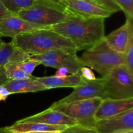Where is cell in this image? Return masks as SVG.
Masks as SVG:
<instances>
[{
	"mask_svg": "<svg viewBox=\"0 0 133 133\" xmlns=\"http://www.w3.org/2000/svg\"><path fill=\"white\" fill-rule=\"evenodd\" d=\"M10 95H11V93L6 89V87L3 84L1 85L0 86V102L6 100V99Z\"/></svg>",
	"mask_w": 133,
	"mask_h": 133,
	"instance_id": "obj_28",
	"label": "cell"
},
{
	"mask_svg": "<svg viewBox=\"0 0 133 133\" xmlns=\"http://www.w3.org/2000/svg\"><path fill=\"white\" fill-rule=\"evenodd\" d=\"M3 43H4V42L3 41V40H2V39H1V37L0 36V47L1 46V45H2Z\"/></svg>",
	"mask_w": 133,
	"mask_h": 133,
	"instance_id": "obj_33",
	"label": "cell"
},
{
	"mask_svg": "<svg viewBox=\"0 0 133 133\" xmlns=\"http://www.w3.org/2000/svg\"><path fill=\"white\" fill-rule=\"evenodd\" d=\"M29 57V54L16 46L12 41L3 43L0 47V68H3L8 63L19 64Z\"/></svg>",
	"mask_w": 133,
	"mask_h": 133,
	"instance_id": "obj_18",
	"label": "cell"
},
{
	"mask_svg": "<svg viewBox=\"0 0 133 133\" xmlns=\"http://www.w3.org/2000/svg\"><path fill=\"white\" fill-rule=\"evenodd\" d=\"M96 1L98 5L107 9L112 13H116L120 11L121 9L114 1L112 0H94Z\"/></svg>",
	"mask_w": 133,
	"mask_h": 133,
	"instance_id": "obj_25",
	"label": "cell"
},
{
	"mask_svg": "<svg viewBox=\"0 0 133 133\" xmlns=\"http://www.w3.org/2000/svg\"><path fill=\"white\" fill-rule=\"evenodd\" d=\"M36 79L46 87L48 89L59 87H75L84 83L85 80L82 78L80 71L63 78L52 76L36 77Z\"/></svg>",
	"mask_w": 133,
	"mask_h": 133,
	"instance_id": "obj_16",
	"label": "cell"
},
{
	"mask_svg": "<svg viewBox=\"0 0 133 133\" xmlns=\"http://www.w3.org/2000/svg\"><path fill=\"white\" fill-rule=\"evenodd\" d=\"M132 39H133V20H126L123 26L104 37L107 45L112 50L119 53H125Z\"/></svg>",
	"mask_w": 133,
	"mask_h": 133,
	"instance_id": "obj_12",
	"label": "cell"
},
{
	"mask_svg": "<svg viewBox=\"0 0 133 133\" xmlns=\"http://www.w3.org/2000/svg\"><path fill=\"white\" fill-rule=\"evenodd\" d=\"M105 19L84 18L70 13L66 20L50 26L49 28L70 39L77 51L86 50L104 39Z\"/></svg>",
	"mask_w": 133,
	"mask_h": 133,
	"instance_id": "obj_1",
	"label": "cell"
},
{
	"mask_svg": "<svg viewBox=\"0 0 133 133\" xmlns=\"http://www.w3.org/2000/svg\"><path fill=\"white\" fill-rule=\"evenodd\" d=\"M79 71H80L82 78L86 80L92 81L96 79V77L94 72L92 71V69H90L89 67L84 66L81 68Z\"/></svg>",
	"mask_w": 133,
	"mask_h": 133,
	"instance_id": "obj_26",
	"label": "cell"
},
{
	"mask_svg": "<svg viewBox=\"0 0 133 133\" xmlns=\"http://www.w3.org/2000/svg\"><path fill=\"white\" fill-rule=\"evenodd\" d=\"M3 71V68H1V69H0V74H1V73H2Z\"/></svg>",
	"mask_w": 133,
	"mask_h": 133,
	"instance_id": "obj_35",
	"label": "cell"
},
{
	"mask_svg": "<svg viewBox=\"0 0 133 133\" xmlns=\"http://www.w3.org/2000/svg\"><path fill=\"white\" fill-rule=\"evenodd\" d=\"M79 59L83 66L95 70L102 77L116 66L125 65L124 54L112 50L104 39L92 48L86 50Z\"/></svg>",
	"mask_w": 133,
	"mask_h": 133,
	"instance_id": "obj_4",
	"label": "cell"
},
{
	"mask_svg": "<svg viewBox=\"0 0 133 133\" xmlns=\"http://www.w3.org/2000/svg\"><path fill=\"white\" fill-rule=\"evenodd\" d=\"M131 108H133V98L122 99L107 98L103 99L100 103L94 117L96 121L103 119L116 116Z\"/></svg>",
	"mask_w": 133,
	"mask_h": 133,
	"instance_id": "obj_14",
	"label": "cell"
},
{
	"mask_svg": "<svg viewBox=\"0 0 133 133\" xmlns=\"http://www.w3.org/2000/svg\"><path fill=\"white\" fill-rule=\"evenodd\" d=\"M16 123H38L50 125H64L70 126L77 124L74 119L58 111L49 108L38 113L25 117L17 121Z\"/></svg>",
	"mask_w": 133,
	"mask_h": 133,
	"instance_id": "obj_13",
	"label": "cell"
},
{
	"mask_svg": "<svg viewBox=\"0 0 133 133\" xmlns=\"http://www.w3.org/2000/svg\"><path fill=\"white\" fill-rule=\"evenodd\" d=\"M52 131H43V132H31L27 133H51Z\"/></svg>",
	"mask_w": 133,
	"mask_h": 133,
	"instance_id": "obj_32",
	"label": "cell"
},
{
	"mask_svg": "<svg viewBox=\"0 0 133 133\" xmlns=\"http://www.w3.org/2000/svg\"><path fill=\"white\" fill-rule=\"evenodd\" d=\"M69 73L68 69L66 67H61L57 69V72L55 74L54 76L59 77V78H63L68 76V74Z\"/></svg>",
	"mask_w": 133,
	"mask_h": 133,
	"instance_id": "obj_29",
	"label": "cell"
},
{
	"mask_svg": "<svg viewBox=\"0 0 133 133\" xmlns=\"http://www.w3.org/2000/svg\"><path fill=\"white\" fill-rule=\"evenodd\" d=\"M68 126L50 125L38 123H14L10 126L0 127V133H27L31 132L62 131Z\"/></svg>",
	"mask_w": 133,
	"mask_h": 133,
	"instance_id": "obj_15",
	"label": "cell"
},
{
	"mask_svg": "<svg viewBox=\"0 0 133 133\" xmlns=\"http://www.w3.org/2000/svg\"><path fill=\"white\" fill-rule=\"evenodd\" d=\"M12 15H13L12 13H11L9 10L6 9V8L3 3L2 1L0 0V20Z\"/></svg>",
	"mask_w": 133,
	"mask_h": 133,
	"instance_id": "obj_27",
	"label": "cell"
},
{
	"mask_svg": "<svg viewBox=\"0 0 133 133\" xmlns=\"http://www.w3.org/2000/svg\"><path fill=\"white\" fill-rule=\"evenodd\" d=\"M74 89V91L71 93L53 104H66L96 97L105 99L102 77L100 78H96L92 81L85 80L83 84Z\"/></svg>",
	"mask_w": 133,
	"mask_h": 133,
	"instance_id": "obj_8",
	"label": "cell"
},
{
	"mask_svg": "<svg viewBox=\"0 0 133 133\" xmlns=\"http://www.w3.org/2000/svg\"><path fill=\"white\" fill-rule=\"evenodd\" d=\"M11 94L35 93L47 90L44 84L36 79L25 80H7L4 83Z\"/></svg>",
	"mask_w": 133,
	"mask_h": 133,
	"instance_id": "obj_17",
	"label": "cell"
},
{
	"mask_svg": "<svg viewBox=\"0 0 133 133\" xmlns=\"http://www.w3.org/2000/svg\"><path fill=\"white\" fill-rule=\"evenodd\" d=\"M0 69H1V68H0Z\"/></svg>",
	"mask_w": 133,
	"mask_h": 133,
	"instance_id": "obj_37",
	"label": "cell"
},
{
	"mask_svg": "<svg viewBox=\"0 0 133 133\" xmlns=\"http://www.w3.org/2000/svg\"><path fill=\"white\" fill-rule=\"evenodd\" d=\"M61 133H98L97 130L93 128L86 127L82 125L75 124L74 125L68 126L64 130L61 131Z\"/></svg>",
	"mask_w": 133,
	"mask_h": 133,
	"instance_id": "obj_22",
	"label": "cell"
},
{
	"mask_svg": "<svg viewBox=\"0 0 133 133\" xmlns=\"http://www.w3.org/2000/svg\"><path fill=\"white\" fill-rule=\"evenodd\" d=\"M115 2L125 13L127 20H133V0H115Z\"/></svg>",
	"mask_w": 133,
	"mask_h": 133,
	"instance_id": "obj_21",
	"label": "cell"
},
{
	"mask_svg": "<svg viewBox=\"0 0 133 133\" xmlns=\"http://www.w3.org/2000/svg\"><path fill=\"white\" fill-rule=\"evenodd\" d=\"M77 50H52L42 54L30 56V59H35L46 66L59 69L66 67L71 74L77 72L82 65Z\"/></svg>",
	"mask_w": 133,
	"mask_h": 133,
	"instance_id": "obj_7",
	"label": "cell"
},
{
	"mask_svg": "<svg viewBox=\"0 0 133 133\" xmlns=\"http://www.w3.org/2000/svg\"><path fill=\"white\" fill-rule=\"evenodd\" d=\"M125 58V65L133 75V39L130 41L128 47L123 53Z\"/></svg>",
	"mask_w": 133,
	"mask_h": 133,
	"instance_id": "obj_23",
	"label": "cell"
},
{
	"mask_svg": "<svg viewBox=\"0 0 133 133\" xmlns=\"http://www.w3.org/2000/svg\"><path fill=\"white\" fill-rule=\"evenodd\" d=\"M1 1L7 10L16 15L18 12L32 6L36 0H1Z\"/></svg>",
	"mask_w": 133,
	"mask_h": 133,
	"instance_id": "obj_20",
	"label": "cell"
},
{
	"mask_svg": "<svg viewBox=\"0 0 133 133\" xmlns=\"http://www.w3.org/2000/svg\"><path fill=\"white\" fill-rule=\"evenodd\" d=\"M112 1H114V2H115V0H112ZM116 3V2H115Z\"/></svg>",
	"mask_w": 133,
	"mask_h": 133,
	"instance_id": "obj_36",
	"label": "cell"
},
{
	"mask_svg": "<svg viewBox=\"0 0 133 133\" xmlns=\"http://www.w3.org/2000/svg\"><path fill=\"white\" fill-rule=\"evenodd\" d=\"M4 71L8 80H25L35 79L36 76L28 74L19 69L18 64L8 63L3 66Z\"/></svg>",
	"mask_w": 133,
	"mask_h": 133,
	"instance_id": "obj_19",
	"label": "cell"
},
{
	"mask_svg": "<svg viewBox=\"0 0 133 133\" xmlns=\"http://www.w3.org/2000/svg\"><path fill=\"white\" fill-rule=\"evenodd\" d=\"M95 129L98 133H116L133 130V108L109 118L97 120Z\"/></svg>",
	"mask_w": 133,
	"mask_h": 133,
	"instance_id": "obj_10",
	"label": "cell"
},
{
	"mask_svg": "<svg viewBox=\"0 0 133 133\" xmlns=\"http://www.w3.org/2000/svg\"><path fill=\"white\" fill-rule=\"evenodd\" d=\"M70 13L66 7L48 0H36L32 6L18 12L16 15L32 23L50 26L66 20Z\"/></svg>",
	"mask_w": 133,
	"mask_h": 133,
	"instance_id": "obj_3",
	"label": "cell"
},
{
	"mask_svg": "<svg viewBox=\"0 0 133 133\" xmlns=\"http://www.w3.org/2000/svg\"><path fill=\"white\" fill-rule=\"evenodd\" d=\"M102 78L105 99L133 98V75L125 65L116 66Z\"/></svg>",
	"mask_w": 133,
	"mask_h": 133,
	"instance_id": "obj_5",
	"label": "cell"
},
{
	"mask_svg": "<svg viewBox=\"0 0 133 133\" xmlns=\"http://www.w3.org/2000/svg\"><path fill=\"white\" fill-rule=\"evenodd\" d=\"M62 3L70 13L84 18H107L111 12L100 6L94 0H61Z\"/></svg>",
	"mask_w": 133,
	"mask_h": 133,
	"instance_id": "obj_9",
	"label": "cell"
},
{
	"mask_svg": "<svg viewBox=\"0 0 133 133\" xmlns=\"http://www.w3.org/2000/svg\"><path fill=\"white\" fill-rule=\"evenodd\" d=\"M116 133H133V130H123V131L118 132Z\"/></svg>",
	"mask_w": 133,
	"mask_h": 133,
	"instance_id": "obj_31",
	"label": "cell"
},
{
	"mask_svg": "<svg viewBox=\"0 0 133 133\" xmlns=\"http://www.w3.org/2000/svg\"><path fill=\"white\" fill-rule=\"evenodd\" d=\"M103 99L96 97L66 104H52L49 108L74 119L78 125L95 129V113Z\"/></svg>",
	"mask_w": 133,
	"mask_h": 133,
	"instance_id": "obj_6",
	"label": "cell"
},
{
	"mask_svg": "<svg viewBox=\"0 0 133 133\" xmlns=\"http://www.w3.org/2000/svg\"><path fill=\"white\" fill-rule=\"evenodd\" d=\"M48 27H49L31 23L13 14L0 20V36L13 38L19 34Z\"/></svg>",
	"mask_w": 133,
	"mask_h": 133,
	"instance_id": "obj_11",
	"label": "cell"
},
{
	"mask_svg": "<svg viewBox=\"0 0 133 133\" xmlns=\"http://www.w3.org/2000/svg\"><path fill=\"white\" fill-rule=\"evenodd\" d=\"M39 65H40V63L38 61L30 58L26 61H23V62L18 64L19 69H22L23 71H24L25 72L28 74H32V72L34 71L35 68Z\"/></svg>",
	"mask_w": 133,
	"mask_h": 133,
	"instance_id": "obj_24",
	"label": "cell"
},
{
	"mask_svg": "<svg viewBox=\"0 0 133 133\" xmlns=\"http://www.w3.org/2000/svg\"><path fill=\"white\" fill-rule=\"evenodd\" d=\"M11 41L16 46L30 56L52 50H77L70 39L55 32L49 27L19 34L12 38Z\"/></svg>",
	"mask_w": 133,
	"mask_h": 133,
	"instance_id": "obj_2",
	"label": "cell"
},
{
	"mask_svg": "<svg viewBox=\"0 0 133 133\" xmlns=\"http://www.w3.org/2000/svg\"><path fill=\"white\" fill-rule=\"evenodd\" d=\"M51 133H61V131H60V130H55V131H52Z\"/></svg>",
	"mask_w": 133,
	"mask_h": 133,
	"instance_id": "obj_34",
	"label": "cell"
},
{
	"mask_svg": "<svg viewBox=\"0 0 133 133\" xmlns=\"http://www.w3.org/2000/svg\"><path fill=\"white\" fill-rule=\"evenodd\" d=\"M48 1H51V2L55 3L58 4V5H62V6H63V5H62L61 0H48Z\"/></svg>",
	"mask_w": 133,
	"mask_h": 133,
	"instance_id": "obj_30",
	"label": "cell"
}]
</instances>
